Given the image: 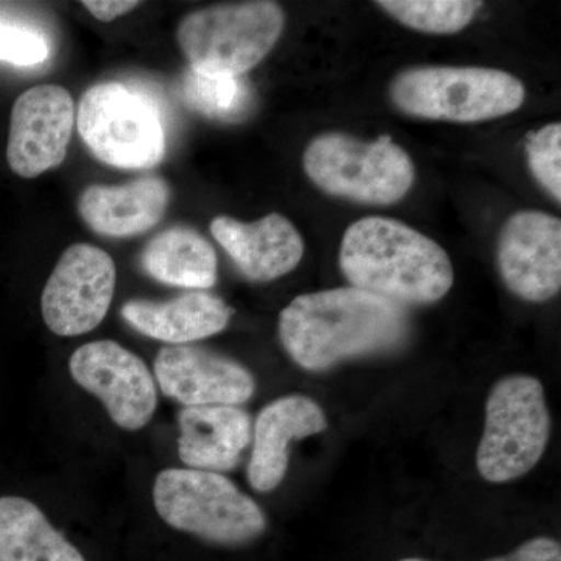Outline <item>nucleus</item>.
<instances>
[{
    "instance_id": "1",
    "label": "nucleus",
    "mask_w": 561,
    "mask_h": 561,
    "mask_svg": "<svg viewBox=\"0 0 561 561\" xmlns=\"http://www.w3.org/2000/svg\"><path fill=\"white\" fill-rule=\"evenodd\" d=\"M284 350L308 371L397 348L409 332L408 313L397 302L356 287L312 291L279 313Z\"/></svg>"
},
{
    "instance_id": "2",
    "label": "nucleus",
    "mask_w": 561,
    "mask_h": 561,
    "mask_svg": "<svg viewBox=\"0 0 561 561\" xmlns=\"http://www.w3.org/2000/svg\"><path fill=\"white\" fill-rule=\"evenodd\" d=\"M341 268L356 289L397 305H431L454 283L446 251L400 220L364 217L342 239Z\"/></svg>"
},
{
    "instance_id": "3",
    "label": "nucleus",
    "mask_w": 561,
    "mask_h": 561,
    "mask_svg": "<svg viewBox=\"0 0 561 561\" xmlns=\"http://www.w3.org/2000/svg\"><path fill=\"white\" fill-rule=\"evenodd\" d=\"M162 522L213 545L243 546L267 529L260 505L220 472L169 468L154 479Z\"/></svg>"
},
{
    "instance_id": "4",
    "label": "nucleus",
    "mask_w": 561,
    "mask_h": 561,
    "mask_svg": "<svg viewBox=\"0 0 561 561\" xmlns=\"http://www.w3.org/2000/svg\"><path fill=\"white\" fill-rule=\"evenodd\" d=\"M390 94L409 116L471 124L515 113L526 88L504 70L424 66L401 72Z\"/></svg>"
},
{
    "instance_id": "5",
    "label": "nucleus",
    "mask_w": 561,
    "mask_h": 561,
    "mask_svg": "<svg viewBox=\"0 0 561 561\" xmlns=\"http://www.w3.org/2000/svg\"><path fill=\"white\" fill-rule=\"evenodd\" d=\"M302 165L321 191L365 205H393L415 181L411 157L390 136L364 140L324 133L309 144Z\"/></svg>"
},
{
    "instance_id": "6",
    "label": "nucleus",
    "mask_w": 561,
    "mask_h": 561,
    "mask_svg": "<svg viewBox=\"0 0 561 561\" xmlns=\"http://www.w3.org/2000/svg\"><path fill=\"white\" fill-rule=\"evenodd\" d=\"M284 22L276 2L227 3L187 14L180 22L176 41L191 69L242 77L275 47Z\"/></svg>"
},
{
    "instance_id": "7",
    "label": "nucleus",
    "mask_w": 561,
    "mask_h": 561,
    "mask_svg": "<svg viewBox=\"0 0 561 561\" xmlns=\"http://www.w3.org/2000/svg\"><path fill=\"white\" fill-rule=\"evenodd\" d=\"M551 413L538 379L513 375L494 383L479 443V474L491 483L523 478L541 460L551 437Z\"/></svg>"
},
{
    "instance_id": "8",
    "label": "nucleus",
    "mask_w": 561,
    "mask_h": 561,
    "mask_svg": "<svg viewBox=\"0 0 561 561\" xmlns=\"http://www.w3.org/2000/svg\"><path fill=\"white\" fill-rule=\"evenodd\" d=\"M76 121L91 153L113 168L150 169L164 158L160 108L127 84L108 81L91 87L80 99Z\"/></svg>"
},
{
    "instance_id": "9",
    "label": "nucleus",
    "mask_w": 561,
    "mask_h": 561,
    "mask_svg": "<svg viewBox=\"0 0 561 561\" xmlns=\"http://www.w3.org/2000/svg\"><path fill=\"white\" fill-rule=\"evenodd\" d=\"M116 276V265L106 251L90 243L70 245L41 295L46 327L61 337L95 330L110 311Z\"/></svg>"
},
{
    "instance_id": "10",
    "label": "nucleus",
    "mask_w": 561,
    "mask_h": 561,
    "mask_svg": "<svg viewBox=\"0 0 561 561\" xmlns=\"http://www.w3.org/2000/svg\"><path fill=\"white\" fill-rule=\"evenodd\" d=\"M69 371L81 389L105 405L125 431H139L157 411V382L146 362L117 342L95 341L73 351Z\"/></svg>"
},
{
    "instance_id": "11",
    "label": "nucleus",
    "mask_w": 561,
    "mask_h": 561,
    "mask_svg": "<svg viewBox=\"0 0 561 561\" xmlns=\"http://www.w3.org/2000/svg\"><path fill=\"white\" fill-rule=\"evenodd\" d=\"M76 125V103L58 84L22 92L10 116L7 161L21 179H36L58 168L68 154Z\"/></svg>"
},
{
    "instance_id": "12",
    "label": "nucleus",
    "mask_w": 561,
    "mask_h": 561,
    "mask_svg": "<svg viewBox=\"0 0 561 561\" xmlns=\"http://www.w3.org/2000/svg\"><path fill=\"white\" fill-rule=\"evenodd\" d=\"M505 286L530 302L551 300L561 287V221L540 210L513 214L497 243Z\"/></svg>"
},
{
    "instance_id": "13",
    "label": "nucleus",
    "mask_w": 561,
    "mask_h": 561,
    "mask_svg": "<svg viewBox=\"0 0 561 561\" xmlns=\"http://www.w3.org/2000/svg\"><path fill=\"white\" fill-rule=\"evenodd\" d=\"M154 378L162 393L184 408L241 405L256 390L254 376L239 362L194 345L162 346Z\"/></svg>"
},
{
    "instance_id": "14",
    "label": "nucleus",
    "mask_w": 561,
    "mask_h": 561,
    "mask_svg": "<svg viewBox=\"0 0 561 561\" xmlns=\"http://www.w3.org/2000/svg\"><path fill=\"white\" fill-rule=\"evenodd\" d=\"M328 427L323 409L305 394H289L265 405L254 423L249 482L260 493L278 489L289 468V443L321 434Z\"/></svg>"
},
{
    "instance_id": "15",
    "label": "nucleus",
    "mask_w": 561,
    "mask_h": 561,
    "mask_svg": "<svg viewBox=\"0 0 561 561\" xmlns=\"http://www.w3.org/2000/svg\"><path fill=\"white\" fill-rule=\"evenodd\" d=\"M210 232L239 272L256 283L295 271L305 254L300 232L280 214H268L253 224L219 216L210 221Z\"/></svg>"
},
{
    "instance_id": "16",
    "label": "nucleus",
    "mask_w": 561,
    "mask_h": 561,
    "mask_svg": "<svg viewBox=\"0 0 561 561\" xmlns=\"http://www.w3.org/2000/svg\"><path fill=\"white\" fill-rule=\"evenodd\" d=\"M169 202V184L158 176H149L122 186L92 184L81 192L79 213L98 234L135 238L160 224Z\"/></svg>"
},
{
    "instance_id": "17",
    "label": "nucleus",
    "mask_w": 561,
    "mask_h": 561,
    "mask_svg": "<svg viewBox=\"0 0 561 561\" xmlns=\"http://www.w3.org/2000/svg\"><path fill=\"white\" fill-rule=\"evenodd\" d=\"M179 456L191 470H234L251 442V419L238 405L184 408L179 415Z\"/></svg>"
},
{
    "instance_id": "18",
    "label": "nucleus",
    "mask_w": 561,
    "mask_h": 561,
    "mask_svg": "<svg viewBox=\"0 0 561 561\" xmlns=\"http://www.w3.org/2000/svg\"><path fill=\"white\" fill-rule=\"evenodd\" d=\"M231 316L227 302L205 290L186 291L171 301L131 300L122 306V317L133 330L169 345L219 334Z\"/></svg>"
},
{
    "instance_id": "19",
    "label": "nucleus",
    "mask_w": 561,
    "mask_h": 561,
    "mask_svg": "<svg viewBox=\"0 0 561 561\" xmlns=\"http://www.w3.org/2000/svg\"><path fill=\"white\" fill-rule=\"evenodd\" d=\"M140 268L158 283L206 290L217 280V254L194 228L172 227L154 236L140 253Z\"/></svg>"
},
{
    "instance_id": "20",
    "label": "nucleus",
    "mask_w": 561,
    "mask_h": 561,
    "mask_svg": "<svg viewBox=\"0 0 561 561\" xmlns=\"http://www.w3.org/2000/svg\"><path fill=\"white\" fill-rule=\"evenodd\" d=\"M0 561H87L41 512L21 496H0Z\"/></svg>"
},
{
    "instance_id": "21",
    "label": "nucleus",
    "mask_w": 561,
    "mask_h": 561,
    "mask_svg": "<svg viewBox=\"0 0 561 561\" xmlns=\"http://www.w3.org/2000/svg\"><path fill=\"white\" fill-rule=\"evenodd\" d=\"M181 98L191 110L225 122L241 121L251 105V90L242 77L209 76L191 68L184 73Z\"/></svg>"
},
{
    "instance_id": "22",
    "label": "nucleus",
    "mask_w": 561,
    "mask_h": 561,
    "mask_svg": "<svg viewBox=\"0 0 561 561\" xmlns=\"http://www.w3.org/2000/svg\"><path fill=\"white\" fill-rule=\"evenodd\" d=\"M376 5L413 31L451 35L470 24L482 3L470 0H381Z\"/></svg>"
},
{
    "instance_id": "23",
    "label": "nucleus",
    "mask_w": 561,
    "mask_h": 561,
    "mask_svg": "<svg viewBox=\"0 0 561 561\" xmlns=\"http://www.w3.org/2000/svg\"><path fill=\"white\" fill-rule=\"evenodd\" d=\"M530 171L549 194L561 202V124H549L526 144Z\"/></svg>"
},
{
    "instance_id": "24",
    "label": "nucleus",
    "mask_w": 561,
    "mask_h": 561,
    "mask_svg": "<svg viewBox=\"0 0 561 561\" xmlns=\"http://www.w3.org/2000/svg\"><path fill=\"white\" fill-rule=\"evenodd\" d=\"M49 57V46L41 33L0 22V61L36 66Z\"/></svg>"
},
{
    "instance_id": "25",
    "label": "nucleus",
    "mask_w": 561,
    "mask_h": 561,
    "mask_svg": "<svg viewBox=\"0 0 561 561\" xmlns=\"http://www.w3.org/2000/svg\"><path fill=\"white\" fill-rule=\"evenodd\" d=\"M486 561H561L560 542L549 537H537L523 542L508 556Z\"/></svg>"
},
{
    "instance_id": "26",
    "label": "nucleus",
    "mask_w": 561,
    "mask_h": 561,
    "mask_svg": "<svg viewBox=\"0 0 561 561\" xmlns=\"http://www.w3.org/2000/svg\"><path fill=\"white\" fill-rule=\"evenodd\" d=\"M81 5L90 11L95 20L111 22L130 13L131 10L139 7V2H130V0H87V2H81Z\"/></svg>"
},
{
    "instance_id": "27",
    "label": "nucleus",
    "mask_w": 561,
    "mask_h": 561,
    "mask_svg": "<svg viewBox=\"0 0 561 561\" xmlns=\"http://www.w3.org/2000/svg\"><path fill=\"white\" fill-rule=\"evenodd\" d=\"M400 561H430V560H424V559H402Z\"/></svg>"
}]
</instances>
